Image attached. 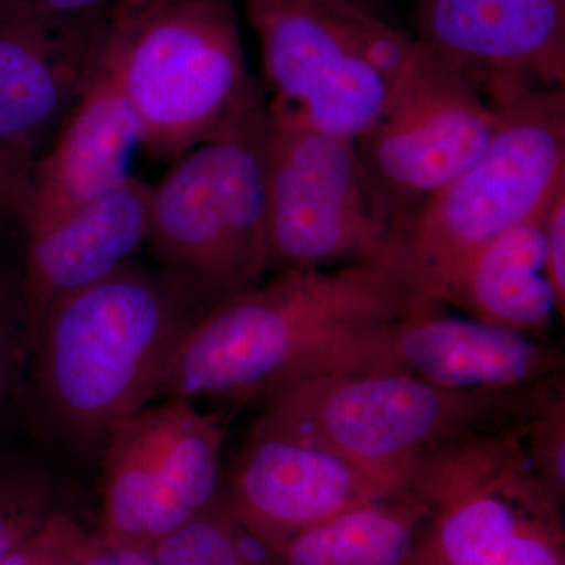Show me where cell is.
I'll return each mask as SVG.
<instances>
[{
    "label": "cell",
    "mask_w": 565,
    "mask_h": 565,
    "mask_svg": "<svg viewBox=\"0 0 565 565\" xmlns=\"http://www.w3.org/2000/svg\"><path fill=\"white\" fill-rule=\"evenodd\" d=\"M444 310L385 259L275 273L222 300L185 334L154 401L262 399L323 345L375 323Z\"/></svg>",
    "instance_id": "cell-2"
},
{
    "label": "cell",
    "mask_w": 565,
    "mask_h": 565,
    "mask_svg": "<svg viewBox=\"0 0 565 565\" xmlns=\"http://www.w3.org/2000/svg\"><path fill=\"white\" fill-rule=\"evenodd\" d=\"M159 565H239L244 552L221 501L206 515L167 535L152 548Z\"/></svg>",
    "instance_id": "cell-23"
},
{
    "label": "cell",
    "mask_w": 565,
    "mask_h": 565,
    "mask_svg": "<svg viewBox=\"0 0 565 565\" xmlns=\"http://www.w3.org/2000/svg\"><path fill=\"white\" fill-rule=\"evenodd\" d=\"M84 565H159L152 550L131 546L106 545L99 537L98 545Z\"/></svg>",
    "instance_id": "cell-27"
},
{
    "label": "cell",
    "mask_w": 565,
    "mask_h": 565,
    "mask_svg": "<svg viewBox=\"0 0 565 565\" xmlns=\"http://www.w3.org/2000/svg\"><path fill=\"white\" fill-rule=\"evenodd\" d=\"M2 2H9V0H0V3H2Z\"/></svg>",
    "instance_id": "cell-31"
},
{
    "label": "cell",
    "mask_w": 565,
    "mask_h": 565,
    "mask_svg": "<svg viewBox=\"0 0 565 565\" xmlns=\"http://www.w3.org/2000/svg\"><path fill=\"white\" fill-rule=\"evenodd\" d=\"M9 2L28 3V6L33 7V9L71 17V14H85L98 11L103 9L106 3H109L110 0H9ZM118 2H120V0H118Z\"/></svg>",
    "instance_id": "cell-28"
},
{
    "label": "cell",
    "mask_w": 565,
    "mask_h": 565,
    "mask_svg": "<svg viewBox=\"0 0 565 565\" xmlns=\"http://www.w3.org/2000/svg\"><path fill=\"white\" fill-rule=\"evenodd\" d=\"M239 565H258V564L253 563V561L248 559V557L245 556L243 563H241Z\"/></svg>",
    "instance_id": "cell-30"
},
{
    "label": "cell",
    "mask_w": 565,
    "mask_h": 565,
    "mask_svg": "<svg viewBox=\"0 0 565 565\" xmlns=\"http://www.w3.org/2000/svg\"><path fill=\"white\" fill-rule=\"evenodd\" d=\"M32 170L0 147V212L24 226L31 203Z\"/></svg>",
    "instance_id": "cell-26"
},
{
    "label": "cell",
    "mask_w": 565,
    "mask_h": 565,
    "mask_svg": "<svg viewBox=\"0 0 565 565\" xmlns=\"http://www.w3.org/2000/svg\"><path fill=\"white\" fill-rule=\"evenodd\" d=\"M403 492L340 457L255 423L226 478L221 505L234 525L274 556L307 527Z\"/></svg>",
    "instance_id": "cell-14"
},
{
    "label": "cell",
    "mask_w": 565,
    "mask_h": 565,
    "mask_svg": "<svg viewBox=\"0 0 565 565\" xmlns=\"http://www.w3.org/2000/svg\"><path fill=\"white\" fill-rule=\"evenodd\" d=\"M563 353L537 337L437 310L344 334L294 379L403 374L448 392L520 394L563 379Z\"/></svg>",
    "instance_id": "cell-11"
},
{
    "label": "cell",
    "mask_w": 565,
    "mask_h": 565,
    "mask_svg": "<svg viewBox=\"0 0 565 565\" xmlns=\"http://www.w3.org/2000/svg\"><path fill=\"white\" fill-rule=\"evenodd\" d=\"M426 508L405 490L300 531L273 565H416Z\"/></svg>",
    "instance_id": "cell-19"
},
{
    "label": "cell",
    "mask_w": 565,
    "mask_h": 565,
    "mask_svg": "<svg viewBox=\"0 0 565 565\" xmlns=\"http://www.w3.org/2000/svg\"><path fill=\"white\" fill-rule=\"evenodd\" d=\"M531 392L456 393L403 374L303 375L264 394L255 423L405 490L427 448L511 422Z\"/></svg>",
    "instance_id": "cell-5"
},
{
    "label": "cell",
    "mask_w": 565,
    "mask_h": 565,
    "mask_svg": "<svg viewBox=\"0 0 565 565\" xmlns=\"http://www.w3.org/2000/svg\"><path fill=\"white\" fill-rule=\"evenodd\" d=\"M351 2L356 3V6L363 7V9L373 11L375 14H381L382 9L386 6V3L392 2V0H351Z\"/></svg>",
    "instance_id": "cell-29"
},
{
    "label": "cell",
    "mask_w": 565,
    "mask_h": 565,
    "mask_svg": "<svg viewBox=\"0 0 565 565\" xmlns=\"http://www.w3.org/2000/svg\"><path fill=\"white\" fill-rule=\"evenodd\" d=\"M104 21L0 3V147L28 169L90 79Z\"/></svg>",
    "instance_id": "cell-15"
},
{
    "label": "cell",
    "mask_w": 565,
    "mask_h": 565,
    "mask_svg": "<svg viewBox=\"0 0 565 565\" xmlns=\"http://www.w3.org/2000/svg\"><path fill=\"white\" fill-rule=\"evenodd\" d=\"M55 479L36 456L0 440V564L55 511Z\"/></svg>",
    "instance_id": "cell-21"
},
{
    "label": "cell",
    "mask_w": 565,
    "mask_h": 565,
    "mask_svg": "<svg viewBox=\"0 0 565 565\" xmlns=\"http://www.w3.org/2000/svg\"><path fill=\"white\" fill-rule=\"evenodd\" d=\"M501 118V107L423 47L355 141L394 226L482 154Z\"/></svg>",
    "instance_id": "cell-12"
},
{
    "label": "cell",
    "mask_w": 565,
    "mask_h": 565,
    "mask_svg": "<svg viewBox=\"0 0 565 565\" xmlns=\"http://www.w3.org/2000/svg\"><path fill=\"white\" fill-rule=\"evenodd\" d=\"M405 490L433 523L416 565H565L563 503L535 475L516 418L430 446Z\"/></svg>",
    "instance_id": "cell-6"
},
{
    "label": "cell",
    "mask_w": 565,
    "mask_h": 565,
    "mask_svg": "<svg viewBox=\"0 0 565 565\" xmlns=\"http://www.w3.org/2000/svg\"><path fill=\"white\" fill-rule=\"evenodd\" d=\"M544 270L555 294L557 315H565V188L556 193L544 218Z\"/></svg>",
    "instance_id": "cell-25"
},
{
    "label": "cell",
    "mask_w": 565,
    "mask_h": 565,
    "mask_svg": "<svg viewBox=\"0 0 565 565\" xmlns=\"http://www.w3.org/2000/svg\"><path fill=\"white\" fill-rule=\"evenodd\" d=\"M263 161L270 270L310 273L384 258L394 217L355 141L267 107Z\"/></svg>",
    "instance_id": "cell-9"
},
{
    "label": "cell",
    "mask_w": 565,
    "mask_h": 565,
    "mask_svg": "<svg viewBox=\"0 0 565 565\" xmlns=\"http://www.w3.org/2000/svg\"><path fill=\"white\" fill-rule=\"evenodd\" d=\"M36 330L24 291L22 252L0 244V440L28 423L29 366Z\"/></svg>",
    "instance_id": "cell-20"
},
{
    "label": "cell",
    "mask_w": 565,
    "mask_h": 565,
    "mask_svg": "<svg viewBox=\"0 0 565 565\" xmlns=\"http://www.w3.org/2000/svg\"><path fill=\"white\" fill-rule=\"evenodd\" d=\"M520 437L535 475L559 503L565 494L564 381L539 386L516 416Z\"/></svg>",
    "instance_id": "cell-22"
},
{
    "label": "cell",
    "mask_w": 565,
    "mask_h": 565,
    "mask_svg": "<svg viewBox=\"0 0 565 565\" xmlns=\"http://www.w3.org/2000/svg\"><path fill=\"white\" fill-rule=\"evenodd\" d=\"M98 542L99 535L88 534L73 516L55 509L0 565H84Z\"/></svg>",
    "instance_id": "cell-24"
},
{
    "label": "cell",
    "mask_w": 565,
    "mask_h": 565,
    "mask_svg": "<svg viewBox=\"0 0 565 565\" xmlns=\"http://www.w3.org/2000/svg\"><path fill=\"white\" fill-rule=\"evenodd\" d=\"M141 150L139 121L117 85L93 68L32 170L31 203L22 233L36 236L129 180Z\"/></svg>",
    "instance_id": "cell-16"
},
{
    "label": "cell",
    "mask_w": 565,
    "mask_h": 565,
    "mask_svg": "<svg viewBox=\"0 0 565 565\" xmlns=\"http://www.w3.org/2000/svg\"><path fill=\"white\" fill-rule=\"evenodd\" d=\"M150 210L151 185L131 177L46 232L25 237L24 291L36 333L63 297L134 262L148 243Z\"/></svg>",
    "instance_id": "cell-17"
},
{
    "label": "cell",
    "mask_w": 565,
    "mask_h": 565,
    "mask_svg": "<svg viewBox=\"0 0 565 565\" xmlns=\"http://www.w3.org/2000/svg\"><path fill=\"white\" fill-rule=\"evenodd\" d=\"M266 122L193 148L151 185L154 264L206 310L270 273Z\"/></svg>",
    "instance_id": "cell-8"
},
{
    "label": "cell",
    "mask_w": 565,
    "mask_h": 565,
    "mask_svg": "<svg viewBox=\"0 0 565 565\" xmlns=\"http://www.w3.org/2000/svg\"><path fill=\"white\" fill-rule=\"evenodd\" d=\"M95 65L131 107L152 159L177 161L266 122L233 0H120Z\"/></svg>",
    "instance_id": "cell-3"
},
{
    "label": "cell",
    "mask_w": 565,
    "mask_h": 565,
    "mask_svg": "<svg viewBox=\"0 0 565 565\" xmlns=\"http://www.w3.org/2000/svg\"><path fill=\"white\" fill-rule=\"evenodd\" d=\"M207 311L158 266L131 262L44 315L29 366V429L77 456L154 401L185 334Z\"/></svg>",
    "instance_id": "cell-1"
},
{
    "label": "cell",
    "mask_w": 565,
    "mask_h": 565,
    "mask_svg": "<svg viewBox=\"0 0 565 565\" xmlns=\"http://www.w3.org/2000/svg\"><path fill=\"white\" fill-rule=\"evenodd\" d=\"M501 109L489 147L396 223L382 258L441 305L476 253L541 214L565 188V88L533 92Z\"/></svg>",
    "instance_id": "cell-4"
},
{
    "label": "cell",
    "mask_w": 565,
    "mask_h": 565,
    "mask_svg": "<svg viewBox=\"0 0 565 565\" xmlns=\"http://www.w3.org/2000/svg\"><path fill=\"white\" fill-rule=\"evenodd\" d=\"M416 31L494 106L565 85V0H418Z\"/></svg>",
    "instance_id": "cell-13"
},
{
    "label": "cell",
    "mask_w": 565,
    "mask_h": 565,
    "mask_svg": "<svg viewBox=\"0 0 565 565\" xmlns=\"http://www.w3.org/2000/svg\"><path fill=\"white\" fill-rule=\"evenodd\" d=\"M258 36L267 107L356 141L422 54L415 36L351 0H243Z\"/></svg>",
    "instance_id": "cell-7"
},
{
    "label": "cell",
    "mask_w": 565,
    "mask_h": 565,
    "mask_svg": "<svg viewBox=\"0 0 565 565\" xmlns=\"http://www.w3.org/2000/svg\"><path fill=\"white\" fill-rule=\"evenodd\" d=\"M546 210L512 226L476 253L449 305L470 318L512 332L537 338L546 332L559 316L544 270Z\"/></svg>",
    "instance_id": "cell-18"
},
{
    "label": "cell",
    "mask_w": 565,
    "mask_h": 565,
    "mask_svg": "<svg viewBox=\"0 0 565 565\" xmlns=\"http://www.w3.org/2000/svg\"><path fill=\"white\" fill-rule=\"evenodd\" d=\"M226 418L162 399L111 427L102 449L104 544L152 550L218 504Z\"/></svg>",
    "instance_id": "cell-10"
}]
</instances>
